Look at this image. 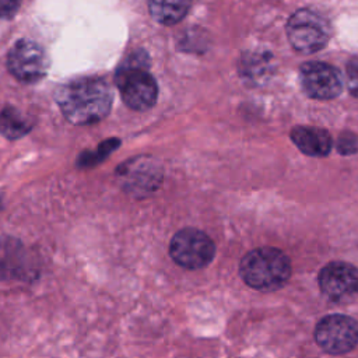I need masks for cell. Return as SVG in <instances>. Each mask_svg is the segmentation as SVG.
I'll list each match as a JSON object with an SVG mask.
<instances>
[{"mask_svg": "<svg viewBox=\"0 0 358 358\" xmlns=\"http://www.w3.org/2000/svg\"><path fill=\"white\" fill-rule=\"evenodd\" d=\"M24 245L11 236H0V281L22 277L27 270Z\"/></svg>", "mask_w": 358, "mask_h": 358, "instance_id": "10", "label": "cell"}, {"mask_svg": "<svg viewBox=\"0 0 358 358\" xmlns=\"http://www.w3.org/2000/svg\"><path fill=\"white\" fill-rule=\"evenodd\" d=\"M320 289L331 299H343L358 292V268L347 262H330L319 274Z\"/></svg>", "mask_w": 358, "mask_h": 358, "instance_id": "9", "label": "cell"}, {"mask_svg": "<svg viewBox=\"0 0 358 358\" xmlns=\"http://www.w3.org/2000/svg\"><path fill=\"white\" fill-rule=\"evenodd\" d=\"M303 91L315 99H331L341 92L343 81L338 70L323 62H308L301 67Z\"/></svg>", "mask_w": 358, "mask_h": 358, "instance_id": "8", "label": "cell"}, {"mask_svg": "<svg viewBox=\"0 0 358 358\" xmlns=\"http://www.w3.org/2000/svg\"><path fill=\"white\" fill-rule=\"evenodd\" d=\"M315 340L329 354H345L358 344V322L345 315H327L316 324Z\"/></svg>", "mask_w": 358, "mask_h": 358, "instance_id": "6", "label": "cell"}, {"mask_svg": "<svg viewBox=\"0 0 358 358\" xmlns=\"http://www.w3.org/2000/svg\"><path fill=\"white\" fill-rule=\"evenodd\" d=\"M347 84L350 92L358 98V56H354L347 64Z\"/></svg>", "mask_w": 358, "mask_h": 358, "instance_id": "15", "label": "cell"}, {"mask_svg": "<svg viewBox=\"0 0 358 358\" xmlns=\"http://www.w3.org/2000/svg\"><path fill=\"white\" fill-rule=\"evenodd\" d=\"M21 6V0H0V17L10 18L13 17Z\"/></svg>", "mask_w": 358, "mask_h": 358, "instance_id": "16", "label": "cell"}, {"mask_svg": "<svg viewBox=\"0 0 358 358\" xmlns=\"http://www.w3.org/2000/svg\"><path fill=\"white\" fill-rule=\"evenodd\" d=\"M169 255L180 267L196 270L210 264L215 255V245L203 231L185 228L173 235Z\"/></svg>", "mask_w": 358, "mask_h": 358, "instance_id": "5", "label": "cell"}, {"mask_svg": "<svg viewBox=\"0 0 358 358\" xmlns=\"http://www.w3.org/2000/svg\"><path fill=\"white\" fill-rule=\"evenodd\" d=\"M192 0H148L151 17L164 25H173L183 20Z\"/></svg>", "mask_w": 358, "mask_h": 358, "instance_id": "12", "label": "cell"}, {"mask_svg": "<svg viewBox=\"0 0 358 358\" xmlns=\"http://www.w3.org/2000/svg\"><path fill=\"white\" fill-rule=\"evenodd\" d=\"M7 66L10 73L22 83H35L48 71V57L42 46L32 41H18L10 50Z\"/></svg>", "mask_w": 358, "mask_h": 358, "instance_id": "7", "label": "cell"}, {"mask_svg": "<svg viewBox=\"0 0 358 358\" xmlns=\"http://www.w3.org/2000/svg\"><path fill=\"white\" fill-rule=\"evenodd\" d=\"M242 280L255 289L274 291L291 275V262L280 249L263 246L248 252L239 263Z\"/></svg>", "mask_w": 358, "mask_h": 358, "instance_id": "2", "label": "cell"}, {"mask_svg": "<svg viewBox=\"0 0 358 358\" xmlns=\"http://www.w3.org/2000/svg\"><path fill=\"white\" fill-rule=\"evenodd\" d=\"M287 35L295 50L308 55L315 53L327 45L330 39V27L316 11L302 8L289 17L287 22Z\"/></svg>", "mask_w": 358, "mask_h": 358, "instance_id": "4", "label": "cell"}, {"mask_svg": "<svg viewBox=\"0 0 358 358\" xmlns=\"http://www.w3.org/2000/svg\"><path fill=\"white\" fill-rule=\"evenodd\" d=\"M31 127L32 122L13 106H7L0 112V133L4 137L17 140L25 136Z\"/></svg>", "mask_w": 358, "mask_h": 358, "instance_id": "13", "label": "cell"}, {"mask_svg": "<svg viewBox=\"0 0 358 358\" xmlns=\"http://www.w3.org/2000/svg\"><path fill=\"white\" fill-rule=\"evenodd\" d=\"M337 150L340 154L348 155L358 151V137L352 133H343L337 141Z\"/></svg>", "mask_w": 358, "mask_h": 358, "instance_id": "14", "label": "cell"}, {"mask_svg": "<svg viewBox=\"0 0 358 358\" xmlns=\"http://www.w3.org/2000/svg\"><path fill=\"white\" fill-rule=\"evenodd\" d=\"M116 84L123 102L134 110L150 109L158 96L154 77L147 71V57L143 52L131 55L117 70Z\"/></svg>", "mask_w": 358, "mask_h": 358, "instance_id": "3", "label": "cell"}, {"mask_svg": "<svg viewBox=\"0 0 358 358\" xmlns=\"http://www.w3.org/2000/svg\"><path fill=\"white\" fill-rule=\"evenodd\" d=\"M291 138L303 154L310 157H324L331 148L330 134L320 127L296 126L291 131Z\"/></svg>", "mask_w": 358, "mask_h": 358, "instance_id": "11", "label": "cell"}, {"mask_svg": "<svg viewBox=\"0 0 358 358\" xmlns=\"http://www.w3.org/2000/svg\"><path fill=\"white\" fill-rule=\"evenodd\" d=\"M64 117L73 124L102 120L112 106V91L102 78H81L60 85L55 94Z\"/></svg>", "mask_w": 358, "mask_h": 358, "instance_id": "1", "label": "cell"}]
</instances>
